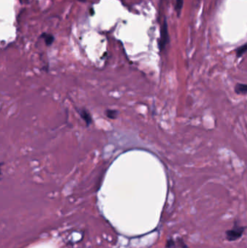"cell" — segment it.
I'll list each match as a JSON object with an SVG mask.
<instances>
[{"mask_svg":"<svg viewBox=\"0 0 247 248\" xmlns=\"http://www.w3.org/2000/svg\"><path fill=\"white\" fill-rule=\"evenodd\" d=\"M246 226H241L238 225L237 221H234V225L231 229L225 231L226 240L229 242H234L240 240L244 233Z\"/></svg>","mask_w":247,"mask_h":248,"instance_id":"1","label":"cell"},{"mask_svg":"<svg viewBox=\"0 0 247 248\" xmlns=\"http://www.w3.org/2000/svg\"><path fill=\"white\" fill-rule=\"evenodd\" d=\"M168 41H169V36H168L167 25L166 20H164L163 26L162 27V30H161V36L159 43V47L160 50H163L166 44L168 43Z\"/></svg>","mask_w":247,"mask_h":248,"instance_id":"2","label":"cell"},{"mask_svg":"<svg viewBox=\"0 0 247 248\" xmlns=\"http://www.w3.org/2000/svg\"><path fill=\"white\" fill-rule=\"evenodd\" d=\"M78 113H79L80 117L82 118V119H83L84 121H85V123H86V125L89 126L92 123V116H91L90 113H89V111H87L85 109H80L78 110Z\"/></svg>","mask_w":247,"mask_h":248,"instance_id":"3","label":"cell"},{"mask_svg":"<svg viewBox=\"0 0 247 248\" xmlns=\"http://www.w3.org/2000/svg\"><path fill=\"white\" fill-rule=\"evenodd\" d=\"M235 92L238 94H247V84L237 83L235 86Z\"/></svg>","mask_w":247,"mask_h":248,"instance_id":"4","label":"cell"},{"mask_svg":"<svg viewBox=\"0 0 247 248\" xmlns=\"http://www.w3.org/2000/svg\"><path fill=\"white\" fill-rule=\"evenodd\" d=\"M41 38H43V39H44L45 43H46L47 46H50V45L53 43L54 40H55V38H54V36H52V35L45 34V33H44V34L41 35Z\"/></svg>","mask_w":247,"mask_h":248,"instance_id":"5","label":"cell"},{"mask_svg":"<svg viewBox=\"0 0 247 248\" xmlns=\"http://www.w3.org/2000/svg\"><path fill=\"white\" fill-rule=\"evenodd\" d=\"M105 114L110 119H115L118 116V111L115 110H107L105 112Z\"/></svg>","mask_w":247,"mask_h":248,"instance_id":"6","label":"cell"},{"mask_svg":"<svg viewBox=\"0 0 247 248\" xmlns=\"http://www.w3.org/2000/svg\"><path fill=\"white\" fill-rule=\"evenodd\" d=\"M247 51V44H245L243 46L240 47L239 48H238V50H236V55H237L238 57H241L243 54L245 53Z\"/></svg>","mask_w":247,"mask_h":248,"instance_id":"7","label":"cell"},{"mask_svg":"<svg viewBox=\"0 0 247 248\" xmlns=\"http://www.w3.org/2000/svg\"><path fill=\"white\" fill-rule=\"evenodd\" d=\"M182 8H183V0H176V11L178 15H180Z\"/></svg>","mask_w":247,"mask_h":248,"instance_id":"8","label":"cell"},{"mask_svg":"<svg viewBox=\"0 0 247 248\" xmlns=\"http://www.w3.org/2000/svg\"><path fill=\"white\" fill-rule=\"evenodd\" d=\"M166 248H176V243L172 238L167 240V244H166Z\"/></svg>","mask_w":247,"mask_h":248,"instance_id":"9","label":"cell"},{"mask_svg":"<svg viewBox=\"0 0 247 248\" xmlns=\"http://www.w3.org/2000/svg\"><path fill=\"white\" fill-rule=\"evenodd\" d=\"M178 244H179L180 248H188V247L186 245V244L185 243L183 239L178 238Z\"/></svg>","mask_w":247,"mask_h":248,"instance_id":"10","label":"cell"},{"mask_svg":"<svg viewBox=\"0 0 247 248\" xmlns=\"http://www.w3.org/2000/svg\"><path fill=\"white\" fill-rule=\"evenodd\" d=\"M78 1H80V2H85L86 0H78Z\"/></svg>","mask_w":247,"mask_h":248,"instance_id":"11","label":"cell"}]
</instances>
